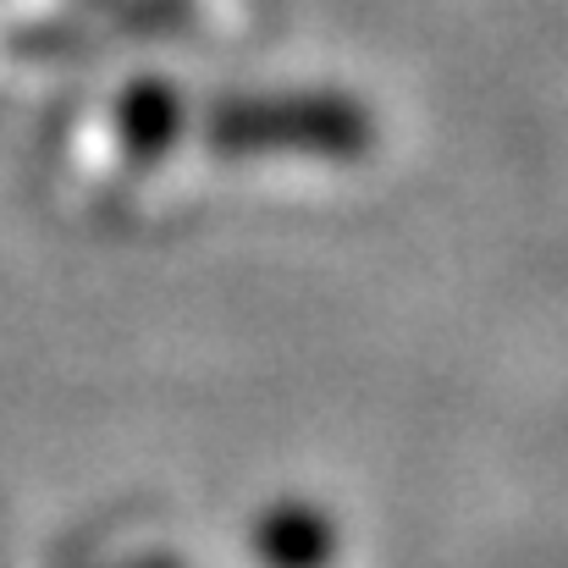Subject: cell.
<instances>
[{"label": "cell", "mask_w": 568, "mask_h": 568, "mask_svg": "<svg viewBox=\"0 0 568 568\" xmlns=\"http://www.w3.org/2000/svg\"><path fill=\"white\" fill-rule=\"evenodd\" d=\"M210 139L226 155H332L354 161L371 150V116L348 100L293 94V100H243L215 111Z\"/></svg>", "instance_id": "obj_1"}, {"label": "cell", "mask_w": 568, "mask_h": 568, "mask_svg": "<svg viewBox=\"0 0 568 568\" xmlns=\"http://www.w3.org/2000/svg\"><path fill=\"white\" fill-rule=\"evenodd\" d=\"M178 116H183V111H178V94H172L166 83H139V89L128 94V105H122V133H128L133 155L155 161V155L172 144Z\"/></svg>", "instance_id": "obj_2"}]
</instances>
